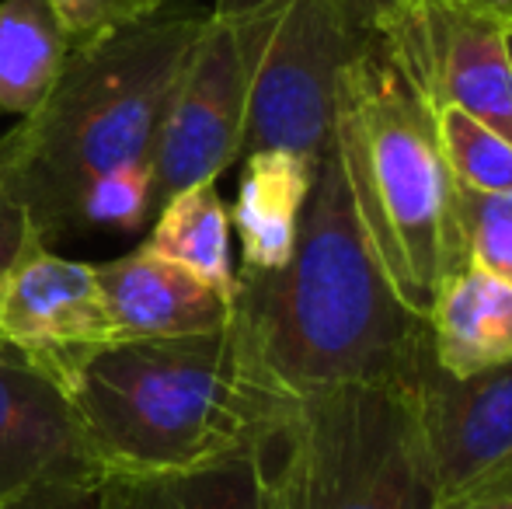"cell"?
<instances>
[{"mask_svg":"<svg viewBox=\"0 0 512 509\" xmlns=\"http://www.w3.org/2000/svg\"><path fill=\"white\" fill-rule=\"evenodd\" d=\"M70 42L46 0H0V112L28 119L49 102Z\"/></svg>","mask_w":512,"mask_h":509,"instance_id":"cell-16","label":"cell"},{"mask_svg":"<svg viewBox=\"0 0 512 509\" xmlns=\"http://www.w3.org/2000/svg\"><path fill=\"white\" fill-rule=\"evenodd\" d=\"M439 150L467 192H512V140L460 109L436 112Z\"/></svg>","mask_w":512,"mask_h":509,"instance_id":"cell-18","label":"cell"},{"mask_svg":"<svg viewBox=\"0 0 512 509\" xmlns=\"http://www.w3.org/2000/svg\"><path fill=\"white\" fill-rule=\"evenodd\" d=\"M432 360L453 377L512 360V283L467 262L432 300Z\"/></svg>","mask_w":512,"mask_h":509,"instance_id":"cell-13","label":"cell"},{"mask_svg":"<svg viewBox=\"0 0 512 509\" xmlns=\"http://www.w3.org/2000/svg\"><path fill=\"white\" fill-rule=\"evenodd\" d=\"M206 14L164 4L74 46L49 102L0 140L4 171L42 245L77 234V203L98 175L154 168L164 112Z\"/></svg>","mask_w":512,"mask_h":509,"instance_id":"cell-2","label":"cell"},{"mask_svg":"<svg viewBox=\"0 0 512 509\" xmlns=\"http://www.w3.org/2000/svg\"><path fill=\"white\" fill-rule=\"evenodd\" d=\"M154 213V168H126L98 175L77 203V231L112 227L140 231Z\"/></svg>","mask_w":512,"mask_h":509,"instance_id":"cell-19","label":"cell"},{"mask_svg":"<svg viewBox=\"0 0 512 509\" xmlns=\"http://www.w3.org/2000/svg\"><path fill=\"white\" fill-rule=\"evenodd\" d=\"M436 509H512V471L488 478L453 499H443Z\"/></svg>","mask_w":512,"mask_h":509,"instance_id":"cell-24","label":"cell"},{"mask_svg":"<svg viewBox=\"0 0 512 509\" xmlns=\"http://www.w3.org/2000/svg\"><path fill=\"white\" fill-rule=\"evenodd\" d=\"M265 450L185 471L102 475V509H269Z\"/></svg>","mask_w":512,"mask_h":509,"instance_id":"cell-15","label":"cell"},{"mask_svg":"<svg viewBox=\"0 0 512 509\" xmlns=\"http://www.w3.org/2000/svg\"><path fill=\"white\" fill-rule=\"evenodd\" d=\"M35 238L28 213L21 206L18 192H14L11 178L4 171V157H0V276L18 262V255L25 252V245Z\"/></svg>","mask_w":512,"mask_h":509,"instance_id":"cell-23","label":"cell"},{"mask_svg":"<svg viewBox=\"0 0 512 509\" xmlns=\"http://www.w3.org/2000/svg\"><path fill=\"white\" fill-rule=\"evenodd\" d=\"M373 35L432 116L460 109L512 140L506 18L471 0H401Z\"/></svg>","mask_w":512,"mask_h":509,"instance_id":"cell-7","label":"cell"},{"mask_svg":"<svg viewBox=\"0 0 512 509\" xmlns=\"http://www.w3.org/2000/svg\"><path fill=\"white\" fill-rule=\"evenodd\" d=\"M269 509H436L411 384H345L297 398L265 447Z\"/></svg>","mask_w":512,"mask_h":509,"instance_id":"cell-5","label":"cell"},{"mask_svg":"<svg viewBox=\"0 0 512 509\" xmlns=\"http://www.w3.org/2000/svg\"><path fill=\"white\" fill-rule=\"evenodd\" d=\"M147 252L189 269L223 297L234 300L237 272L230 265V210L216 182H199L157 206Z\"/></svg>","mask_w":512,"mask_h":509,"instance_id":"cell-17","label":"cell"},{"mask_svg":"<svg viewBox=\"0 0 512 509\" xmlns=\"http://www.w3.org/2000/svg\"><path fill=\"white\" fill-rule=\"evenodd\" d=\"M317 175V161L290 150L248 154L230 210V227L241 234V269L286 265L300 234V217Z\"/></svg>","mask_w":512,"mask_h":509,"instance_id":"cell-14","label":"cell"},{"mask_svg":"<svg viewBox=\"0 0 512 509\" xmlns=\"http://www.w3.org/2000/svg\"><path fill=\"white\" fill-rule=\"evenodd\" d=\"M95 276L115 342L213 335L234 314V300L147 248L98 262Z\"/></svg>","mask_w":512,"mask_h":509,"instance_id":"cell-12","label":"cell"},{"mask_svg":"<svg viewBox=\"0 0 512 509\" xmlns=\"http://www.w3.org/2000/svg\"><path fill=\"white\" fill-rule=\"evenodd\" d=\"M506 53H509V70H512V21H506Z\"/></svg>","mask_w":512,"mask_h":509,"instance_id":"cell-27","label":"cell"},{"mask_svg":"<svg viewBox=\"0 0 512 509\" xmlns=\"http://www.w3.org/2000/svg\"><path fill=\"white\" fill-rule=\"evenodd\" d=\"M102 478L67 384L0 339V506L42 482Z\"/></svg>","mask_w":512,"mask_h":509,"instance_id":"cell-11","label":"cell"},{"mask_svg":"<svg viewBox=\"0 0 512 509\" xmlns=\"http://www.w3.org/2000/svg\"><path fill=\"white\" fill-rule=\"evenodd\" d=\"M248 77L244 154L290 150L321 161L331 147L342 70L373 39L331 0H216Z\"/></svg>","mask_w":512,"mask_h":509,"instance_id":"cell-6","label":"cell"},{"mask_svg":"<svg viewBox=\"0 0 512 509\" xmlns=\"http://www.w3.org/2000/svg\"><path fill=\"white\" fill-rule=\"evenodd\" d=\"M352 25H359L363 32H377L380 21L401 4V0H331Z\"/></svg>","mask_w":512,"mask_h":509,"instance_id":"cell-25","label":"cell"},{"mask_svg":"<svg viewBox=\"0 0 512 509\" xmlns=\"http://www.w3.org/2000/svg\"><path fill=\"white\" fill-rule=\"evenodd\" d=\"M411 405L439 503L512 471V360L453 377L429 356Z\"/></svg>","mask_w":512,"mask_h":509,"instance_id":"cell-10","label":"cell"},{"mask_svg":"<svg viewBox=\"0 0 512 509\" xmlns=\"http://www.w3.org/2000/svg\"><path fill=\"white\" fill-rule=\"evenodd\" d=\"M331 143L366 245L398 297L425 318L467 265L460 189L439 150L436 116L377 35L338 77Z\"/></svg>","mask_w":512,"mask_h":509,"instance_id":"cell-4","label":"cell"},{"mask_svg":"<svg viewBox=\"0 0 512 509\" xmlns=\"http://www.w3.org/2000/svg\"><path fill=\"white\" fill-rule=\"evenodd\" d=\"M248 77L227 18L206 14L154 150V210L175 192L216 182L244 154Z\"/></svg>","mask_w":512,"mask_h":509,"instance_id":"cell-8","label":"cell"},{"mask_svg":"<svg viewBox=\"0 0 512 509\" xmlns=\"http://www.w3.org/2000/svg\"><path fill=\"white\" fill-rule=\"evenodd\" d=\"M0 339L67 384L88 356L115 342L95 265L28 241L0 276Z\"/></svg>","mask_w":512,"mask_h":509,"instance_id":"cell-9","label":"cell"},{"mask_svg":"<svg viewBox=\"0 0 512 509\" xmlns=\"http://www.w3.org/2000/svg\"><path fill=\"white\" fill-rule=\"evenodd\" d=\"M46 4L53 7L56 21H60L63 35L74 49L150 18L168 0H46Z\"/></svg>","mask_w":512,"mask_h":509,"instance_id":"cell-21","label":"cell"},{"mask_svg":"<svg viewBox=\"0 0 512 509\" xmlns=\"http://www.w3.org/2000/svg\"><path fill=\"white\" fill-rule=\"evenodd\" d=\"M0 509H102V478L95 482H42Z\"/></svg>","mask_w":512,"mask_h":509,"instance_id":"cell-22","label":"cell"},{"mask_svg":"<svg viewBox=\"0 0 512 509\" xmlns=\"http://www.w3.org/2000/svg\"><path fill=\"white\" fill-rule=\"evenodd\" d=\"M460 227L467 262L512 283V192L460 189Z\"/></svg>","mask_w":512,"mask_h":509,"instance_id":"cell-20","label":"cell"},{"mask_svg":"<svg viewBox=\"0 0 512 509\" xmlns=\"http://www.w3.org/2000/svg\"><path fill=\"white\" fill-rule=\"evenodd\" d=\"M67 391L102 475L185 471L265 450L297 405L251 367L230 325L112 342L74 370Z\"/></svg>","mask_w":512,"mask_h":509,"instance_id":"cell-3","label":"cell"},{"mask_svg":"<svg viewBox=\"0 0 512 509\" xmlns=\"http://www.w3.org/2000/svg\"><path fill=\"white\" fill-rule=\"evenodd\" d=\"M251 367L304 398L345 384H411L432 356L429 321L370 252L335 143L317 161L286 265L241 269L230 314Z\"/></svg>","mask_w":512,"mask_h":509,"instance_id":"cell-1","label":"cell"},{"mask_svg":"<svg viewBox=\"0 0 512 509\" xmlns=\"http://www.w3.org/2000/svg\"><path fill=\"white\" fill-rule=\"evenodd\" d=\"M471 4H481V7H488V11L499 14V18L512 21V0H471Z\"/></svg>","mask_w":512,"mask_h":509,"instance_id":"cell-26","label":"cell"}]
</instances>
